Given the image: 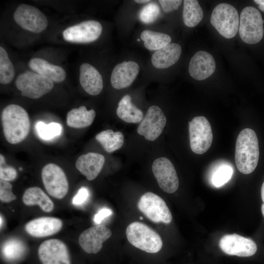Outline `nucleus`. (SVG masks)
I'll list each match as a JSON object with an SVG mask.
<instances>
[{"label": "nucleus", "instance_id": "25", "mask_svg": "<svg viewBox=\"0 0 264 264\" xmlns=\"http://www.w3.org/2000/svg\"><path fill=\"white\" fill-rule=\"evenodd\" d=\"M96 115L94 110H87L85 106L74 108L69 110L66 116L68 126L76 129L83 128L90 126Z\"/></svg>", "mask_w": 264, "mask_h": 264}, {"label": "nucleus", "instance_id": "35", "mask_svg": "<svg viewBox=\"0 0 264 264\" xmlns=\"http://www.w3.org/2000/svg\"><path fill=\"white\" fill-rule=\"evenodd\" d=\"M17 176L16 169L10 166L5 165V160L4 156L0 155V179L11 181L14 180Z\"/></svg>", "mask_w": 264, "mask_h": 264}, {"label": "nucleus", "instance_id": "29", "mask_svg": "<svg viewBox=\"0 0 264 264\" xmlns=\"http://www.w3.org/2000/svg\"><path fill=\"white\" fill-rule=\"evenodd\" d=\"M140 38L144 42L145 47L151 51L160 49L170 44L171 41L169 35L150 30L142 31Z\"/></svg>", "mask_w": 264, "mask_h": 264}, {"label": "nucleus", "instance_id": "27", "mask_svg": "<svg viewBox=\"0 0 264 264\" xmlns=\"http://www.w3.org/2000/svg\"><path fill=\"white\" fill-rule=\"evenodd\" d=\"M95 138L104 149L110 153L120 149L123 145L124 138L120 132H114L111 130L102 131L95 136Z\"/></svg>", "mask_w": 264, "mask_h": 264}, {"label": "nucleus", "instance_id": "3", "mask_svg": "<svg viewBox=\"0 0 264 264\" xmlns=\"http://www.w3.org/2000/svg\"><path fill=\"white\" fill-rule=\"evenodd\" d=\"M129 242L133 246L150 253L159 252L162 247L159 235L144 223L135 221L130 223L126 230Z\"/></svg>", "mask_w": 264, "mask_h": 264}, {"label": "nucleus", "instance_id": "33", "mask_svg": "<svg viewBox=\"0 0 264 264\" xmlns=\"http://www.w3.org/2000/svg\"><path fill=\"white\" fill-rule=\"evenodd\" d=\"M160 13L159 6L155 3L151 2L144 6L139 14L140 20L145 24L154 22Z\"/></svg>", "mask_w": 264, "mask_h": 264}, {"label": "nucleus", "instance_id": "16", "mask_svg": "<svg viewBox=\"0 0 264 264\" xmlns=\"http://www.w3.org/2000/svg\"><path fill=\"white\" fill-rule=\"evenodd\" d=\"M111 236L109 228L99 224L84 230L79 236V243L86 253L96 254L102 249L103 242Z\"/></svg>", "mask_w": 264, "mask_h": 264}, {"label": "nucleus", "instance_id": "8", "mask_svg": "<svg viewBox=\"0 0 264 264\" xmlns=\"http://www.w3.org/2000/svg\"><path fill=\"white\" fill-rule=\"evenodd\" d=\"M138 208L150 220L155 223H170L172 216L165 201L152 192L144 194L139 198Z\"/></svg>", "mask_w": 264, "mask_h": 264}, {"label": "nucleus", "instance_id": "24", "mask_svg": "<svg viewBox=\"0 0 264 264\" xmlns=\"http://www.w3.org/2000/svg\"><path fill=\"white\" fill-rule=\"evenodd\" d=\"M22 200L26 205H38L45 212H50L54 209L53 201L38 187H31L27 188L23 194Z\"/></svg>", "mask_w": 264, "mask_h": 264}, {"label": "nucleus", "instance_id": "36", "mask_svg": "<svg viewBox=\"0 0 264 264\" xmlns=\"http://www.w3.org/2000/svg\"><path fill=\"white\" fill-rule=\"evenodd\" d=\"M12 185L8 181L0 180V200L3 202H10L16 199L13 193Z\"/></svg>", "mask_w": 264, "mask_h": 264}, {"label": "nucleus", "instance_id": "37", "mask_svg": "<svg viewBox=\"0 0 264 264\" xmlns=\"http://www.w3.org/2000/svg\"><path fill=\"white\" fill-rule=\"evenodd\" d=\"M89 196L88 189L87 187H82L73 198L72 203L75 205H81L87 201Z\"/></svg>", "mask_w": 264, "mask_h": 264}, {"label": "nucleus", "instance_id": "18", "mask_svg": "<svg viewBox=\"0 0 264 264\" xmlns=\"http://www.w3.org/2000/svg\"><path fill=\"white\" fill-rule=\"evenodd\" d=\"M63 222L59 218L43 217L34 219L27 222L25 231L36 238H43L55 234L61 230Z\"/></svg>", "mask_w": 264, "mask_h": 264}, {"label": "nucleus", "instance_id": "23", "mask_svg": "<svg viewBox=\"0 0 264 264\" xmlns=\"http://www.w3.org/2000/svg\"><path fill=\"white\" fill-rule=\"evenodd\" d=\"M181 48L179 44L170 43L156 50L153 55L151 62L157 68H166L174 65L179 59Z\"/></svg>", "mask_w": 264, "mask_h": 264}, {"label": "nucleus", "instance_id": "30", "mask_svg": "<svg viewBox=\"0 0 264 264\" xmlns=\"http://www.w3.org/2000/svg\"><path fill=\"white\" fill-rule=\"evenodd\" d=\"M26 247L24 244L16 239L5 242L1 248V253L5 260L9 261L18 260L24 255Z\"/></svg>", "mask_w": 264, "mask_h": 264}, {"label": "nucleus", "instance_id": "2", "mask_svg": "<svg viewBox=\"0 0 264 264\" xmlns=\"http://www.w3.org/2000/svg\"><path fill=\"white\" fill-rule=\"evenodd\" d=\"M259 158V142L257 134L250 128L242 130L236 143L235 160L238 170L248 175L256 168Z\"/></svg>", "mask_w": 264, "mask_h": 264}, {"label": "nucleus", "instance_id": "10", "mask_svg": "<svg viewBox=\"0 0 264 264\" xmlns=\"http://www.w3.org/2000/svg\"><path fill=\"white\" fill-rule=\"evenodd\" d=\"M41 176L44 188L52 197L62 199L68 191V182L64 171L54 163H49L42 169Z\"/></svg>", "mask_w": 264, "mask_h": 264}, {"label": "nucleus", "instance_id": "40", "mask_svg": "<svg viewBox=\"0 0 264 264\" xmlns=\"http://www.w3.org/2000/svg\"><path fill=\"white\" fill-rule=\"evenodd\" d=\"M261 198H262V200L263 202V203L262 205L261 210H262V214L264 217V181L261 187Z\"/></svg>", "mask_w": 264, "mask_h": 264}, {"label": "nucleus", "instance_id": "17", "mask_svg": "<svg viewBox=\"0 0 264 264\" xmlns=\"http://www.w3.org/2000/svg\"><path fill=\"white\" fill-rule=\"evenodd\" d=\"M216 63L213 56L204 51L197 52L190 60L189 73L197 80H203L215 72Z\"/></svg>", "mask_w": 264, "mask_h": 264}, {"label": "nucleus", "instance_id": "34", "mask_svg": "<svg viewBox=\"0 0 264 264\" xmlns=\"http://www.w3.org/2000/svg\"><path fill=\"white\" fill-rule=\"evenodd\" d=\"M232 168L227 165L220 166L212 176V183L216 187H220L226 183L233 174Z\"/></svg>", "mask_w": 264, "mask_h": 264}, {"label": "nucleus", "instance_id": "11", "mask_svg": "<svg viewBox=\"0 0 264 264\" xmlns=\"http://www.w3.org/2000/svg\"><path fill=\"white\" fill-rule=\"evenodd\" d=\"M37 255L41 264H72L67 246L59 239L43 242L38 249Z\"/></svg>", "mask_w": 264, "mask_h": 264}, {"label": "nucleus", "instance_id": "14", "mask_svg": "<svg viewBox=\"0 0 264 264\" xmlns=\"http://www.w3.org/2000/svg\"><path fill=\"white\" fill-rule=\"evenodd\" d=\"M166 116L157 106H152L140 122L137 132L149 141L156 139L162 133L166 124Z\"/></svg>", "mask_w": 264, "mask_h": 264}, {"label": "nucleus", "instance_id": "15", "mask_svg": "<svg viewBox=\"0 0 264 264\" xmlns=\"http://www.w3.org/2000/svg\"><path fill=\"white\" fill-rule=\"evenodd\" d=\"M219 246L225 254L239 257L251 256L257 250V246L252 240L237 234L223 236L220 241Z\"/></svg>", "mask_w": 264, "mask_h": 264}, {"label": "nucleus", "instance_id": "43", "mask_svg": "<svg viewBox=\"0 0 264 264\" xmlns=\"http://www.w3.org/2000/svg\"><path fill=\"white\" fill-rule=\"evenodd\" d=\"M0 228H1V227L2 226V224H3V218H2V216H1V215H0Z\"/></svg>", "mask_w": 264, "mask_h": 264}, {"label": "nucleus", "instance_id": "41", "mask_svg": "<svg viewBox=\"0 0 264 264\" xmlns=\"http://www.w3.org/2000/svg\"><path fill=\"white\" fill-rule=\"evenodd\" d=\"M254 1L259 5V8L264 12V0H254Z\"/></svg>", "mask_w": 264, "mask_h": 264}, {"label": "nucleus", "instance_id": "28", "mask_svg": "<svg viewBox=\"0 0 264 264\" xmlns=\"http://www.w3.org/2000/svg\"><path fill=\"white\" fill-rule=\"evenodd\" d=\"M184 24L189 27L198 25L203 17V12L198 0H184L182 13Z\"/></svg>", "mask_w": 264, "mask_h": 264}, {"label": "nucleus", "instance_id": "20", "mask_svg": "<svg viewBox=\"0 0 264 264\" xmlns=\"http://www.w3.org/2000/svg\"><path fill=\"white\" fill-rule=\"evenodd\" d=\"M105 157L101 154L89 152L79 156L75 163L76 168L88 180L94 179L104 165Z\"/></svg>", "mask_w": 264, "mask_h": 264}, {"label": "nucleus", "instance_id": "22", "mask_svg": "<svg viewBox=\"0 0 264 264\" xmlns=\"http://www.w3.org/2000/svg\"><path fill=\"white\" fill-rule=\"evenodd\" d=\"M28 66L35 73L54 82H62L66 77V71L62 67L52 64L42 58H32L29 61Z\"/></svg>", "mask_w": 264, "mask_h": 264}, {"label": "nucleus", "instance_id": "6", "mask_svg": "<svg viewBox=\"0 0 264 264\" xmlns=\"http://www.w3.org/2000/svg\"><path fill=\"white\" fill-rule=\"evenodd\" d=\"M15 84L22 96L31 99L40 98L49 92L54 86L50 79L30 71L19 75Z\"/></svg>", "mask_w": 264, "mask_h": 264}, {"label": "nucleus", "instance_id": "9", "mask_svg": "<svg viewBox=\"0 0 264 264\" xmlns=\"http://www.w3.org/2000/svg\"><path fill=\"white\" fill-rule=\"evenodd\" d=\"M15 22L23 29L39 33L47 26L48 20L39 9L31 5L22 3L18 6L13 15Z\"/></svg>", "mask_w": 264, "mask_h": 264}, {"label": "nucleus", "instance_id": "19", "mask_svg": "<svg viewBox=\"0 0 264 264\" xmlns=\"http://www.w3.org/2000/svg\"><path fill=\"white\" fill-rule=\"evenodd\" d=\"M139 71L138 65L134 61H124L113 68L110 77L112 86L117 89L130 86Z\"/></svg>", "mask_w": 264, "mask_h": 264}, {"label": "nucleus", "instance_id": "39", "mask_svg": "<svg viewBox=\"0 0 264 264\" xmlns=\"http://www.w3.org/2000/svg\"><path fill=\"white\" fill-rule=\"evenodd\" d=\"M112 213L110 209L104 208L95 214L93 219L94 221L96 224H100L104 219L110 216Z\"/></svg>", "mask_w": 264, "mask_h": 264}, {"label": "nucleus", "instance_id": "44", "mask_svg": "<svg viewBox=\"0 0 264 264\" xmlns=\"http://www.w3.org/2000/svg\"><path fill=\"white\" fill-rule=\"evenodd\" d=\"M137 42H140V40L139 39H137Z\"/></svg>", "mask_w": 264, "mask_h": 264}, {"label": "nucleus", "instance_id": "13", "mask_svg": "<svg viewBox=\"0 0 264 264\" xmlns=\"http://www.w3.org/2000/svg\"><path fill=\"white\" fill-rule=\"evenodd\" d=\"M152 170L159 187L163 191L172 194L178 189L177 175L174 166L169 159L162 157L155 159Z\"/></svg>", "mask_w": 264, "mask_h": 264}, {"label": "nucleus", "instance_id": "4", "mask_svg": "<svg viewBox=\"0 0 264 264\" xmlns=\"http://www.w3.org/2000/svg\"><path fill=\"white\" fill-rule=\"evenodd\" d=\"M264 21L260 11L253 6H246L241 11L239 33L241 39L248 44H256L264 36Z\"/></svg>", "mask_w": 264, "mask_h": 264}, {"label": "nucleus", "instance_id": "38", "mask_svg": "<svg viewBox=\"0 0 264 264\" xmlns=\"http://www.w3.org/2000/svg\"><path fill=\"white\" fill-rule=\"evenodd\" d=\"M158 2L165 12H170L177 10L182 1L181 0H159Z\"/></svg>", "mask_w": 264, "mask_h": 264}, {"label": "nucleus", "instance_id": "21", "mask_svg": "<svg viewBox=\"0 0 264 264\" xmlns=\"http://www.w3.org/2000/svg\"><path fill=\"white\" fill-rule=\"evenodd\" d=\"M79 81L85 91L91 95L99 94L103 88L101 75L88 63H83L80 67Z\"/></svg>", "mask_w": 264, "mask_h": 264}, {"label": "nucleus", "instance_id": "5", "mask_svg": "<svg viewBox=\"0 0 264 264\" xmlns=\"http://www.w3.org/2000/svg\"><path fill=\"white\" fill-rule=\"evenodd\" d=\"M239 20L238 12L233 6L220 3L213 10L210 22L220 35L231 39L236 36L239 30Z\"/></svg>", "mask_w": 264, "mask_h": 264}, {"label": "nucleus", "instance_id": "26", "mask_svg": "<svg viewBox=\"0 0 264 264\" xmlns=\"http://www.w3.org/2000/svg\"><path fill=\"white\" fill-rule=\"evenodd\" d=\"M116 113L121 120L127 123H139L143 118L142 111L132 103L131 97L128 94L119 101Z\"/></svg>", "mask_w": 264, "mask_h": 264}, {"label": "nucleus", "instance_id": "45", "mask_svg": "<svg viewBox=\"0 0 264 264\" xmlns=\"http://www.w3.org/2000/svg\"><path fill=\"white\" fill-rule=\"evenodd\" d=\"M140 220H142V219H143V218H142V217H140Z\"/></svg>", "mask_w": 264, "mask_h": 264}, {"label": "nucleus", "instance_id": "31", "mask_svg": "<svg viewBox=\"0 0 264 264\" xmlns=\"http://www.w3.org/2000/svg\"><path fill=\"white\" fill-rule=\"evenodd\" d=\"M36 132L38 137L44 141H49L59 136L62 131V126L56 122L48 124L43 121L37 122L35 126Z\"/></svg>", "mask_w": 264, "mask_h": 264}, {"label": "nucleus", "instance_id": "12", "mask_svg": "<svg viewBox=\"0 0 264 264\" xmlns=\"http://www.w3.org/2000/svg\"><path fill=\"white\" fill-rule=\"evenodd\" d=\"M102 31L101 24L98 21L82 22L66 28L63 32L64 39L74 43H89L96 40Z\"/></svg>", "mask_w": 264, "mask_h": 264}, {"label": "nucleus", "instance_id": "32", "mask_svg": "<svg viewBox=\"0 0 264 264\" xmlns=\"http://www.w3.org/2000/svg\"><path fill=\"white\" fill-rule=\"evenodd\" d=\"M15 76L14 66L9 59L5 49L0 47V83L2 84L10 83Z\"/></svg>", "mask_w": 264, "mask_h": 264}, {"label": "nucleus", "instance_id": "1", "mask_svg": "<svg viewBox=\"0 0 264 264\" xmlns=\"http://www.w3.org/2000/svg\"><path fill=\"white\" fill-rule=\"evenodd\" d=\"M1 118L3 132L7 142L16 144L26 137L30 123L24 109L18 105H9L3 110Z\"/></svg>", "mask_w": 264, "mask_h": 264}, {"label": "nucleus", "instance_id": "42", "mask_svg": "<svg viewBox=\"0 0 264 264\" xmlns=\"http://www.w3.org/2000/svg\"><path fill=\"white\" fill-rule=\"evenodd\" d=\"M135 2L139 3H146L151 1L149 0H134Z\"/></svg>", "mask_w": 264, "mask_h": 264}, {"label": "nucleus", "instance_id": "7", "mask_svg": "<svg viewBox=\"0 0 264 264\" xmlns=\"http://www.w3.org/2000/svg\"><path fill=\"white\" fill-rule=\"evenodd\" d=\"M190 145L195 154L205 153L211 147L213 133L211 125L203 116H198L189 122Z\"/></svg>", "mask_w": 264, "mask_h": 264}]
</instances>
